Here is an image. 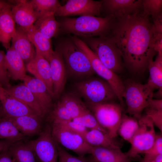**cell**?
<instances>
[{"label":"cell","instance_id":"cell-1","mask_svg":"<svg viewBox=\"0 0 162 162\" xmlns=\"http://www.w3.org/2000/svg\"><path fill=\"white\" fill-rule=\"evenodd\" d=\"M107 36L113 41L124 65L132 73H143L157 54L153 47V23L142 9L114 18Z\"/></svg>","mask_w":162,"mask_h":162},{"label":"cell","instance_id":"cell-2","mask_svg":"<svg viewBox=\"0 0 162 162\" xmlns=\"http://www.w3.org/2000/svg\"><path fill=\"white\" fill-rule=\"evenodd\" d=\"M114 19L109 16L104 17L84 16L64 18L58 22L60 30L64 32L87 38L107 35Z\"/></svg>","mask_w":162,"mask_h":162},{"label":"cell","instance_id":"cell-3","mask_svg":"<svg viewBox=\"0 0 162 162\" xmlns=\"http://www.w3.org/2000/svg\"><path fill=\"white\" fill-rule=\"evenodd\" d=\"M82 40L107 68L117 74L122 71V59L116 45L108 36L83 38Z\"/></svg>","mask_w":162,"mask_h":162},{"label":"cell","instance_id":"cell-4","mask_svg":"<svg viewBox=\"0 0 162 162\" xmlns=\"http://www.w3.org/2000/svg\"><path fill=\"white\" fill-rule=\"evenodd\" d=\"M124 98L127 106L126 112L139 120L143 110L153 99L154 89L147 83L143 84L128 79L123 82Z\"/></svg>","mask_w":162,"mask_h":162},{"label":"cell","instance_id":"cell-5","mask_svg":"<svg viewBox=\"0 0 162 162\" xmlns=\"http://www.w3.org/2000/svg\"><path fill=\"white\" fill-rule=\"evenodd\" d=\"M56 49L60 52L65 64L72 73L82 76L94 72L87 55L71 39L62 40Z\"/></svg>","mask_w":162,"mask_h":162},{"label":"cell","instance_id":"cell-6","mask_svg":"<svg viewBox=\"0 0 162 162\" xmlns=\"http://www.w3.org/2000/svg\"><path fill=\"white\" fill-rule=\"evenodd\" d=\"M86 104L109 135L112 138H116L124 114V107L114 102L99 104L87 103Z\"/></svg>","mask_w":162,"mask_h":162},{"label":"cell","instance_id":"cell-7","mask_svg":"<svg viewBox=\"0 0 162 162\" xmlns=\"http://www.w3.org/2000/svg\"><path fill=\"white\" fill-rule=\"evenodd\" d=\"M71 39L87 55L94 72L110 85L116 93L120 104L124 107L125 88L124 82L120 78L117 74L106 67L82 40L74 35L71 37Z\"/></svg>","mask_w":162,"mask_h":162},{"label":"cell","instance_id":"cell-8","mask_svg":"<svg viewBox=\"0 0 162 162\" xmlns=\"http://www.w3.org/2000/svg\"><path fill=\"white\" fill-rule=\"evenodd\" d=\"M75 86L88 103H102L118 100L114 90L106 81L92 79L77 83Z\"/></svg>","mask_w":162,"mask_h":162},{"label":"cell","instance_id":"cell-9","mask_svg":"<svg viewBox=\"0 0 162 162\" xmlns=\"http://www.w3.org/2000/svg\"><path fill=\"white\" fill-rule=\"evenodd\" d=\"M138 120V128L130 142V148L126 152L134 160L138 159L140 154H144L151 148L156 135L154 124L150 118L142 115Z\"/></svg>","mask_w":162,"mask_h":162},{"label":"cell","instance_id":"cell-10","mask_svg":"<svg viewBox=\"0 0 162 162\" xmlns=\"http://www.w3.org/2000/svg\"><path fill=\"white\" fill-rule=\"evenodd\" d=\"M50 125L53 138L61 146L71 150L79 156L91 154L92 147L81 135L55 122H51Z\"/></svg>","mask_w":162,"mask_h":162},{"label":"cell","instance_id":"cell-11","mask_svg":"<svg viewBox=\"0 0 162 162\" xmlns=\"http://www.w3.org/2000/svg\"><path fill=\"white\" fill-rule=\"evenodd\" d=\"M38 162H58V152L56 142L51 132L50 124L42 130L38 137L27 141Z\"/></svg>","mask_w":162,"mask_h":162},{"label":"cell","instance_id":"cell-12","mask_svg":"<svg viewBox=\"0 0 162 162\" xmlns=\"http://www.w3.org/2000/svg\"><path fill=\"white\" fill-rule=\"evenodd\" d=\"M102 5V1L93 0H69L65 4L58 8L55 16L99 15Z\"/></svg>","mask_w":162,"mask_h":162},{"label":"cell","instance_id":"cell-13","mask_svg":"<svg viewBox=\"0 0 162 162\" xmlns=\"http://www.w3.org/2000/svg\"><path fill=\"white\" fill-rule=\"evenodd\" d=\"M27 115L38 116L28 106L14 98L6 88L0 86V117L12 118Z\"/></svg>","mask_w":162,"mask_h":162},{"label":"cell","instance_id":"cell-14","mask_svg":"<svg viewBox=\"0 0 162 162\" xmlns=\"http://www.w3.org/2000/svg\"><path fill=\"white\" fill-rule=\"evenodd\" d=\"M12 4L11 14L15 23L25 31L33 25L38 19L30 1H8Z\"/></svg>","mask_w":162,"mask_h":162},{"label":"cell","instance_id":"cell-15","mask_svg":"<svg viewBox=\"0 0 162 162\" xmlns=\"http://www.w3.org/2000/svg\"><path fill=\"white\" fill-rule=\"evenodd\" d=\"M52 81L53 97H58L64 88L66 82V69L62 56L56 49L49 60Z\"/></svg>","mask_w":162,"mask_h":162},{"label":"cell","instance_id":"cell-16","mask_svg":"<svg viewBox=\"0 0 162 162\" xmlns=\"http://www.w3.org/2000/svg\"><path fill=\"white\" fill-rule=\"evenodd\" d=\"M108 16L113 18L133 14L142 9L141 0H102Z\"/></svg>","mask_w":162,"mask_h":162},{"label":"cell","instance_id":"cell-17","mask_svg":"<svg viewBox=\"0 0 162 162\" xmlns=\"http://www.w3.org/2000/svg\"><path fill=\"white\" fill-rule=\"evenodd\" d=\"M26 68L27 70L35 77L44 82L51 94L54 97L51 70L49 62L42 56L36 53L34 58L26 64Z\"/></svg>","mask_w":162,"mask_h":162},{"label":"cell","instance_id":"cell-18","mask_svg":"<svg viewBox=\"0 0 162 162\" xmlns=\"http://www.w3.org/2000/svg\"><path fill=\"white\" fill-rule=\"evenodd\" d=\"M41 105L46 114L52 105V95L46 86L42 81L26 75L22 80Z\"/></svg>","mask_w":162,"mask_h":162},{"label":"cell","instance_id":"cell-19","mask_svg":"<svg viewBox=\"0 0 162 162\" xmlns=\"http://www.w3.org/2000/svg\"><path fill=\"white\" fill-rule=\"evenodd\" d=\"M12 46L19 54L26 64L35 57V48L26 33L18 26L11 40Z\"/></svg>","mask_w":162,"mask_h":162},{"label":"cell","instance_id":"cell-20","mask_svg":"<svg viewBox=\"0 0 162 162\" xmlns=\"http://www.w3.org/2000/svg\"><path fill=\"white\" fill-rule=\"evenodd\" d=\"M6 89L12 96L28 106L41 118L46 114L33 94L24 83L11 86Z\"/></svg>","mask_w":162,"mask_h":162},{"label":"cell","instance_id":"cell-21","mask_svg":"<svg viewBox=\"0 0 162 162\" xmlns=\"http://www.w3.org/2000/svg\"><path fill=\"white\" fill-rule=\"evenodd\" d=\"M90 154L93 162H131L134 160L120 149L94 146Z\"/></svg>","mask_w":162,"mask_h":162},{"label":"cell","instance_id":"cell-22","mask_svg":"<svg viewBox=\"0 0 162 162\" xmlns=\"http://www.w3.org/2000/svg\"><path fill=\"white\" fill-rule=\"evenodd\" d=\"M11 6L9 3L0 14V42L7 50L10 46V42L16 31L15 23L11 14Z\"/></svg>","mask_w":162,"mask_h":162},{"label":"cell","instance_id":"cell-23","mask_svg":"<svg viewBox=\"0 0 162 162\" xmlns=\"http://www.w3.org/2000/svg\"><path fill=\"white\" fill-rule=\"evenodd\" d=\"M5 62L10 78L15 80H22L26 75V66L21 57L12 46L5 54Z\"/></svg>","mask_w":162,"mask_h":162},{"label":"cell","instance_id":"cell-24","mask_svg":"<svg viewBox=\"0 0 162 162\" xmlns=\"http://www.w3.org/2000/svg\"><path fill=\"white\" fill-rule=\"evenodd\" d=\"M82 136L86 142L92 147L121 149L122 146V142L116 138H112L108 134L96 129L88 130Z\"/></svg>","mask_w":162,"mask_h":162},{"label":"cell","instance_id":"cell-25","mask_svg":"<svg viewBox=\"0 0 162 162\" xmlns=\"http://www.w3.org/2000/svg\"><path fill=\"white\" fill-rule=\"evenodd\" d=\"M23 134L27 136L39 135L42 130V119L38 116L27 115L9 118Z\"/></svg>","mask_w":162,"mask_h":162},{"label":"cell","instance_id":"cell-26","mask_svg":"<svg viewBox=\"0 0 162 162\" xmlns=\"http://www.w3.org/2000/svg\"><path fill=\"white\" fill-rule=\"evenodd\" d=\"M24 31L34 45L36 53L42 56L49 61L54 52L51 40L42 35L35 28L34 25Z\"/></svg>","mask_w":162,"mask_h":162},{"label":"cell","instance_id":"cell-27","mask_svg":"<svg viewBox=\"0 0 162 162\" xmlns=\"http://www.w3.org/2000/svg\"><path fill=\"white\" fill-rule=\"evenodd\" d=\"M148 68L149 72V76L147 83L154 88L158 91L154 96L161 98L162 92V53H157L154 61L149 62Z\"/></svg>","mask_w":162,"mask_h":162},{"label":"cell","instance_id":"cell-28","mask_svg":"<svg viewBox=\"0 0 162 162\" xmlns=\"http://www.w3.org/2000/svg\"><path fill=\"white\" fill-rule=\"evenodd\" d=\"M14 162H37L34 153L27 141L15 142L8 148Z\"/></svg>","mask_w":162,"mask_h":162},{"label":"cell","instance_id":"cell-29","mask_svg":"<svg viewBox=\"0 0 162 162\" xmlns=\"http://www.w3.org/2000/svg\"><path fill=\"white\" fill-rule=\"evenodd\" d=\"M54 14H51L38 19L34 24L35 28L42 35L51 40L56 36L60 30L58 22Z\"/></svg>","mask_w":162,"mask_h":162},{"label":"cell","instance_id":"cell-30","mask_svg":"<svg viewBox=\"0 0 162 162\" xmlns=\"http://www.w3.org/2000/svg\"><path fill=\"white\" fill-rule=\"evenodd\" d=\"M26 137L18 129L9 118L0 117V140H25Z\"/></svg>","mask_w":162,"mask_h":162},{"label":"cell","instance_id":"cell-31","mask_svg":"<svg viewBox=\"0 0 162 162\" xmlns=\"http://www.w3.org/2000/svg\"><path fill=\"white\" fill-rule=\"evenodd\" d=\"M69 112L72 119L88 110L86 104L76 95L67 94L64 95L60 100Z\"/></svg>","mask_w":162,"mask_h":162},{"label":"cell","instance_id":"cell-32","mask_svg":"<svg viewBox=\"0 0 162 162\" xmlns=\"http://www.w3.org/2000/svg\"><path fill=\"white\" fill-rule=\"evenodd\" d=\"M138 127V120L123 114L118 129V134L130 143Z\"/></svg>","mask_w":162,"mask_h":162},{"label":"cell","instance_id":"cell-33","mask_svg":"<svg viewBox=\"0 0 162 162\" xmlns=\"http://www.w3.org/2000/svg\"><path fill=\"white\" fill-rule=\"evenodd\" d=\"M38 19L47 15L54 14L61 6L57 0H32L30 1Z\"/></svg>","mask_w":162,"mask_h":162},{"label":"cell","instance_id":"cell-34","mask_svg":"<svg viewBox=\"0 0 162 162\" xmlns=\"http://www.w3.org/2000/svg\"><path fill=\"white\" fill-rule=\"evenodd\" d=\"M146 115L152 120L154 125L162 131V100L152 99L145 109Z\"/></svg>","mask_w":162,"mask_h":162},{"label":"cell","instance_id":"cell-35","mask_svg":"<svg viewBox=\"0 0 162 162\" xmlns=\"http://www.w3.org/2000/svg\"><path fill=\"white\" fill-rule=\"evenodd\" d=\"M72 120L88 129H96L108 134L106 131L99 124L93 114L89 109L79 116L73 119Z\"/></svg>","mask_w":162,"mask_h":162},{"label":"cell","instance_id":"cell-36","mask_svg":"<svg viewBox=\"0 0 162 162\" xmlns=\"http://www.w3.org/2000/svg\"><path fill=\"white\" fill-rule=\"evenodd\" d=\"M142 6L143 12L151 16L153 20L162 16V0H142Z\"/></svg>","mask_w":162,"mask_h":162},{"label":"cell","instance_id":"cell-37","mask_svg":"<svg viewBox=\"0 0 162 162\" xmlns=\"http://www.w3.org/2000/svg\"><path fill=\"white\" fill-rule=\"evenodd\" d=\"M56 144L58 152V162H93L90 156H74L57 142Z\"/></svg>","mask_w":162,"mask_h":162},{"label":"cell","instance_id":"cell-38","mask_svg":"<svg viewBox=\"0 0 162 162\" xmlns=\"http://www.w3.org/2000/svg\"><path fill=\"white\" fill-rule=\"evenodd\" d=\"M50 120L51 121H68L72 120V118L68 110L59 100L51 112Z\"/></svg>","mask_w":162,"mask_h":162},{"label":"cell","instance_id":"cell-39","mask_svg":"<svg viewBox=\"0 0 162 162\" xmlns=\"http://www.w3.org/2000/svg\"><path fill=\"white\" fill-rule=\"evenodd\" d=\"M10 78L5 64V54L0 50V86L5 88L10 87Z\"/></svg>","mask_w":162,"mask_h":162},{"label":"cell","instance_id":"cell-40","mask_svg":"<svg viewBox=\"0 0 162 162\" xmlns=\"http://www.w3.org/2000/svg\"><path fill=\"white\" fill-rule=\"evenodd\" d=\"M51 122L57 123L81 135L82 136L88 130V129L86 128L80 124L74 122L72 120L68 121H53Z\"/></svg>","mask_w":162,"mask_h":162},{"label":"cell","instance_id":"cell-41","mask_svg":"<svg viewBox=\"0 0 162 162\" xmlns=\"http://www.w3.org/2000/svg\"><path fill=\"white\" fill-rule=\"evenodd\" d=\"M144 154L158 155L162 154V135L156 134L154 142L151 148Z\"/></svg>","mask_w":162,"mask_h":162},{"label":"cell","instance_id":"cell-42","mask_svg":"<svg viewBox=\"0 0 162 162\" xmlns=\"http://www.w3.org/2000/svg\"><path fill=\"white\" fill-rule=\"evenodd\" d=\"M142 158H139L140 162H162V154L154 155L144 154Z\"/></svg>","mask_w":162,"mask_h":162},{"label":"cell","instance_id":"cell-43","mask_svg":"<svg viewBox=\"0 0 162 162\" xmlns=\"http://www.w3.org/2000/svg\"><path fill=\"white\" fill-rule=\"evenodd\" d=\"M153 35L162 34V16L153 20Z\"/></svg>","mask_w":162,"mask_h":162},{"label":"cell","instance_id":"cell-44","mask_svg":"<svg viewBox=\"0 0 162 162\" xmlns=\"http://www.w3.org/2000/svg\"><path fill=\"white\" fill-rule=\"evenodd\" d=\"M8 148L0 153V162H14L9 153Z\"/></svg>","mask_w":162,"mask_h":162},{"label":"cell","instance_id":"cell-45","mask_svg":"<svg viewBox=\"0 0 162 162\" xmlns=\"http://www.w3.org/2000/svg\"><path fill=\"white\" fill-rule=\"evenodd\" d=\"M15 142L16 141L10 140H0V153L3 150L8 148Z\"/></svg>","mask_w":162,"mask_h":162},{"label":"cell","instance_id":"cell-46","mask_svg":"<svg viewBox=\"0 0 162 162\" xmlns=\"http://www.w3.org/2000/svg\"><path fill=\"white\" fill-rule=\"evenodd\" d=\"M9 4L6 1L0 0V14L2 10Z\"/></svg>","mask_w":162,"mask_h":162}]
</instances>
